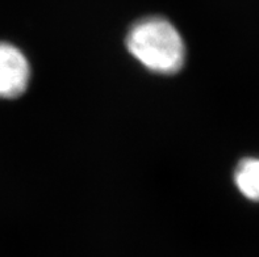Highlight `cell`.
I'll return each instance as SVG.
<instances>
[{
    "label": "cell",
    "mask_w": 259,
    "mask_h": 257,
    "mask_svg": "<svg viewBox=\"0 0 259 257\" xmlns=\"http://www.w3.org/2000/svg\"><path fill=\"white\" fill-rule=\"evenodd\" d=\"M126 47L133 58L161 75H174L186 61V45L181 33L167 19L144 17L132 25Z\"/></svg>",
    "instance_id": "6da1fadb"
},
{
    "label": "cell",
    "mask_w": 259,
    "mask_h": 257,
    "mask_svg": "<svg viewBox=\"0 0 259 257\" xmlns=\"http://www.w3.org/2000/svg\"><path fill=\"white\" fill-rule=\"evenodd\" d=\"M30 80V65L23 52L0 42V98L20 97Z\"/></svg>",
    "instance_id": "7a4b0ae2"
},
{
    "label": "cell",
    "mask_w": 259,
    "mask_h": 257,
    "mask_svg": "<svg viewBox=\"0 0 259 257\" xmlns=\"http://www.w3.org/2000/svg\"><path fill=\"white\" fill-rule=\"evenodd\" d=\"M234 182L247 199L259 201V158L241 160L234 171Z\"/></svg>",
    "instance_id": "3957f363"
}]
</instances>
